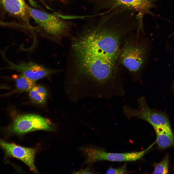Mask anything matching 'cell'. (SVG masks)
Segmentation results:
<instances>
[{"instance_id":"6da1fadb","label":"cell","mask_w":174,"mask_h":174,"mask_svg":"<svg viewBox=\"0 0 174 174\" xmlns=\"http://www.w3.org/2000/svg\"><path fill=\"white\" fill-rule=\"evenodd\" d=\"M83 29L72 44L74 68L71 76L87 89L103 91L115 76L122 34L102 17L90 21Z\"/></svg>"},{"instance_id":"7a4b0ae2","label":"cell","mask_w":174,"mask_h":174,"mask_svg":"<svg viewBox=\"0 0 174 174\" xmlns=\"http://www.w3.org/2000/svg\"><path fill=\"white\" fill-rule=\"evenodd\" d=\"M30 14L49 37L59 41L67 35L75 26L71 21H65L55 14H50L28 6Z\"/></svg>"},{"instance_id":"3957f363","label":"cell","mask_w":174,"mask_h":174,"mask_svg":"<svg viewBox=\"0 0 174 174\" xmlns=\"http://www.w3.org/2000/svg\"><path fill=\"white\" fill-rule=\"evenodd\" d=\"M54 129L49 120L39 115L31 114L17 116L10 128L12 132L18 134L36 130L50 131Z\"/></svg>"},{"instance_id":"277c9868","label":"cell","mask_w":174,"mask_h":174,"mask_svg":"<svg viewBox=\"0 0 174 174\" xmlns=\"http://www.w3.org/2000/svg\"><path fill=\"white\" fill-rule=\"evenodd\" d=\"M145 57L146 50L143 45L127 40L121 52L120 60L122 64L128 70L136 72L143 66Z\"/></svg>"},{"instance_id":"5b68a950","label":"cell","mask_w":174,"mask_h":174,"mask_svg":"<svg viewBox=\"0 0 174 174\" xmlns=\"http://www.w3.org/2000/svg\"><path fill=\"white\" fill-rule=\"evenodd\" d=\"M4 58L9 64L5 68L15 70L33 80L36 81L44 77L60 72V70L45 67L32 61H21L15 64L7 59L4 55Z\"/></svg>"},{"instance_id":"8992f818","label":"cell","mask_w":174,"mask_h":174,"mask_svg":"<svg viewBox=\"0 0 174 174\" xmlns=\"http://www.w3.org/2000/svg\"><path fill=\"white\" fill-rule=\"evenodd\" d=\"M156 0H94V6L99 11L110 10L119 6H123L136 10L143 15L150 13Z\"/></svg>"},{"instance_id":"52a82bcc","label":"cell","mask_w":174,"mask_h":174,"mask_svg":"<svg viewBox=\"0 0 174 174\" xmlns=\"http://www.w3.org/2000/svg\"><path fill=\"white\" fill-rule=\"evenodd\" d=\"M0 147L5 151L7 156L18 159L25 163L30 170L38 172L34 164L35 150L14 143H7L0 139Z\"/></svg>"},{"instance_id":"ba28073f","label":"cell","mask_w":174,"mask_h":174,"mask_svg":"<svg viewBox=\"0 0 174 174\" xmlns=\"http://www.w3.org/2000/svg\"><path fill=\"white\" fill-rule=\"evenodd\" d=\"M0 7L8 14L28 22V6L24 0H0Z\"/></svg>"},{"instance_id":"9c48e42d","label":"cell","mask_w":174,"mask_h":174,"mask_svg":"<svg viewBox=\"0 0 174 174\" xmlns=\"http://www.w3.org/2000/svg\"><path fill=\"white\" fill-rule=\"evenodd\" d=\"M156 133V142L159 146L165 148L172 145L174 138L170 125H166L154 128Z\"/></svg>"},{"instance_id":"30bf717a","label":"cell","mask_w":174,"mask_h":174,"mask_svg":"<svg viewBox=\"0 0 174 174\" xmlns=\"http://www.w3.org/2000/svg\"><path fill=\"white\" fill-rule=\"evenodd\" d=\"M12 77L15 82L16 90L18 91L29 92L35 85L36 81L30 80L22 74L14 75Z\"/></svg>"},{"instance_id":"8fae6325","label":"cell","mask_w":174,"mask_h":174,"mask_svg":"<svg viewBox=\"0 0 174 174\" xmlns=\"http://www.w3.org/2000/svg\"><path fill=\"white\" fill-rule=\"evenodd\" d=\"M29 95L30 98L34 103L42 104L45 102L47 92L44 87L40 85H35L29 91Z\"/></svg>"},{"instance_id":"7c38bea8","label":"cell","mask_w":174,"mask_h":174,"mask_svg":"<svg viewBox=\"0 0 174 174\" xmlns=\"http://www.w3.org/2000/svg\"><path fill=\"white\" fill-rule=\"evenodd\" d=\"M168 172V160L166 158L155 166L154 174H166Z\"/></svg>"},{"instance_id":"4fadbf2b","label":"cell","mask_w":174,"mask_h":174,"mask_svg":"<svg viewBox=\"0 0 174 174\" xmlns=\"http://www.w3.org/2000/svg\"><path fill=\"white\" fill-rule=\"evenodd\" d=\"M126 164H125L121 167L114 168L112 167H110L107 170V174H124L127 173V171L126 169Z\"/></svg>"},{"instance_id":"5bb4252c","label":"cell","mask_w":174,"mask_h":174,"mask_svg":"<svg viewBox=\"0 0 174 174\" xmlns=\"http://www.w3.org/2000/svg\"><path fill=\"white\" fill-rule=\"evenodd\" d=\"M61 17L64 19L67 20L85 19L92 16L91 15H61Z\"/></svg>"},{"instance_id":"9a60e30c","label":"cell","mask_w":174,"mask_h":174,"mask_svg":"<svg viewBox=\"0 0 174 174\" xmlns=\"http://www.w3.org/2000/svg\"><path fill=\"white\" fill-rule=\"evenodd\" d=\"M93 172L89 168H87L82 169L77 171L74 172L72 173L75 174H92Z\"/></svg>"},{"instance_id":"2e32d148","label":"cell","mask_w":174,"mask_h":174,"mask_svg":"<svg viewBox=\"0 0 174 174\" xmlns=\"http://www.w3.org/2000/svg\"></svg>"}]
</instances>
